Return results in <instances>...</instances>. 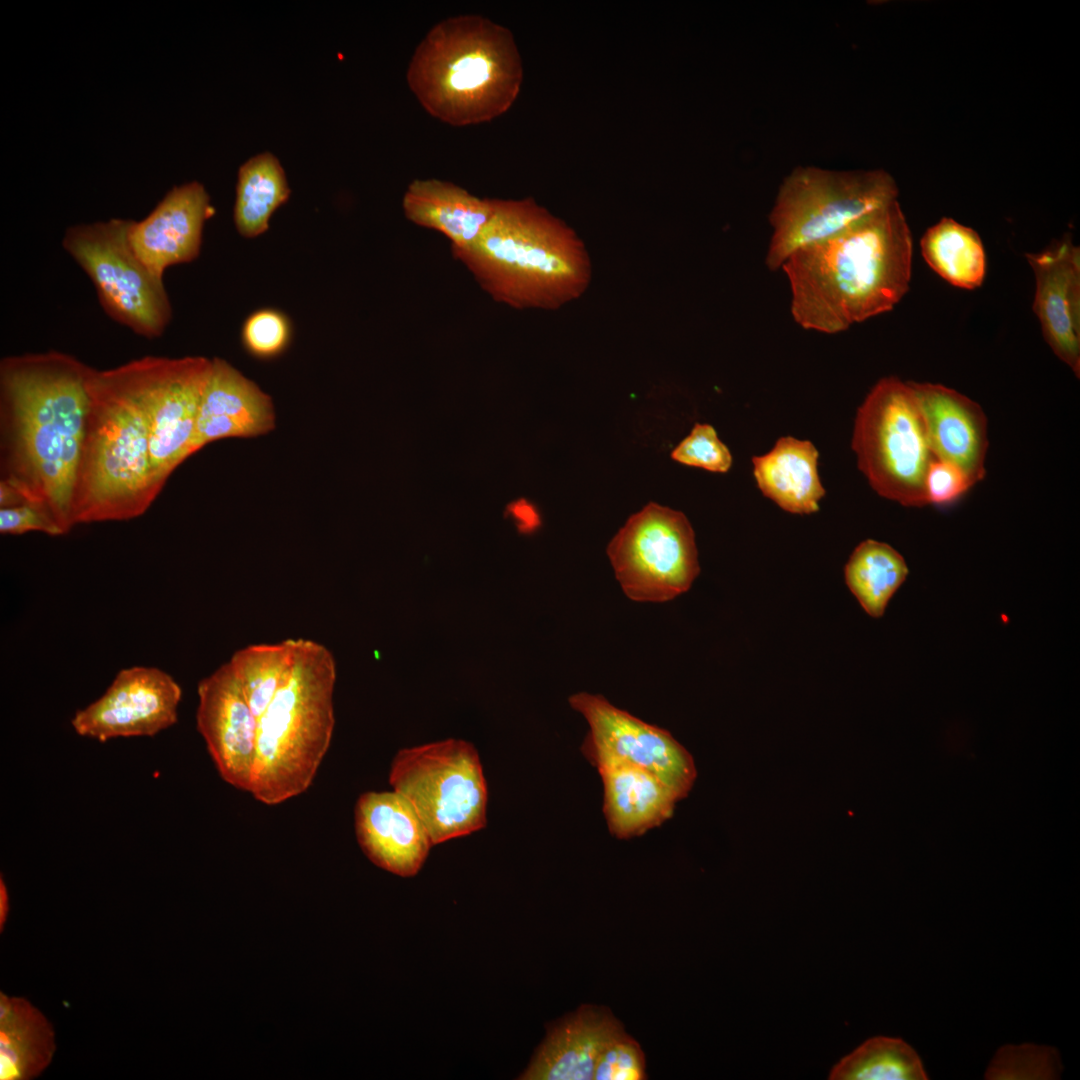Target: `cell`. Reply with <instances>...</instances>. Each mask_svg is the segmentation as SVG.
Returning <instances> with one entry per match:
<instances>
[{
	"instance_id": "2",
	"label": "cell",
	"mask_w": 1080,
	"mask_h": 1080,
	"mask_svg": "<svg viewBox=\"0 0 1080 1080\" xmlns=\"http://www.w3.org/2000/svg\"><path fill=\"white\" fill-rule=\"evenodd\" d=\"M912 236L897 200L791 254L781 268L802 328L835 334L893 309L909 289Z\"/></svg>"
},
{
	"instance_id": "6",
	"label": "cell",
	"mask_w": 1080,
	"mask_h": 1080,
	"mask_svg": "<svg viewBox=\"0 0 1080 1080\" xmlns=\"http://www.w3.org/2000/svg\"><path fill=\"white\" fill-rule=\"evenodd\" d=\"M335 681L332 653L297 639L292 668L258 717L249 793L259 802L280 804L311 785L332 739Z\"/></svg>"
},
{
	"instance_id": "27",
	"label": "cell",
	"mask_w": 1080,
	"mask_h": 1080,
	"mask_svg": "<svg viewBox=\"0 0 1080 1080\" xmlns=\"http://www.w3.org/2000/svg\"><path fill=\"white\" fill-rule=\"evenodd\" d=\"M289 195L284 170L274 155L266 152L250 158L238 172L234 205L237 231L245 238L263 234L272 214Z\"/></svg>"
},
{
	"instance_id": "26",
	"label": "cell",
	"mask_w": 1080,
	"mask_h": 1080,
	"mask_svg": "<svg viewBox=\"0 0 1080 1080\" xmlns=\"http://www.w3.org/2000/svg\"><path fill=\"white\" fill-rule=\"evenodd\" d=\"M920 246L927 264L951 285L967 290L982 285L986 256L974 229L942 218L925 232Z\"/></svg>"
},
{
	"instance_id": "15",
	"label": "cell",
	"mask_w": 1080,
	"mask_h": 1080,
	"mask_svg": "<svg viewBox=\"0 0 1080 1080\" xmlns=\"http://www.w3.org/2000/svg\"><path fill=\"white\" fill-rule=\"evenodd\" d=\"M197 730L221 778L250 791L258 718L229 662L198 684Z\"/></svg>"
},
{
	"instance_id": "17",
	"label": "cell",
	"mask_w": 1080,
	"mask_h": 1080,
	"mask_svg": "<svg viewBox=\"0 0 1080 1080\" xmlns=\"http://www.w3.org/2000/svg\"><path fill=\"white\" fill-rule=\"evenodd\" d=\"M213 212L201 183L173 187L144 219L132 220L130 244L149 271L163 279L169 267L199 256L204 225Z\"/></svg>"
},
{
	"instance_id": "35",
	"label": "cell",
	"mask_w": 1080,
	"mask_h": 1080,
	"mask_svg": "<svg viewBox=\"0 0 1080 1080\" xmlns=\"http://www.w3.org/2000/svg\"><path fill=\"white\" fill-rule=\"evenodd\" d=\"M974 484L960 467L934 458L926 472L924 492L927 504L944 506L955 502Z\"/></svg>"
},
{
	"instance_id": "29",
	"label": "cell",
	"mask_w": 1080,
	"mask_h": 1080,
	"mask_svg": "<svg viewBox=\"0 0 1080 1080\" xmlns=\"http://www.w3.org/2000/svg\"><path fill=\"white\" fill-rule=\"evenodd\" d=\"M834 1080L928 1079L917 1052L900 1038L878 1036L841 1059L829 1075Z\"/></svg>"
},
{
	"instance_id": "21",
	"label": "cell",
	"mask_w": 1080,
	"mask_h": 1080,
	"mask_svg": "<svg viewBox=\"0 0 1080 1080\" xmlns=\"http://www.w3.org/2000/svg\"><path fill=\"white\" fill-rule=\"evenodd\" d=\"M625 1031L606 1007L582 1005L548 1028L546 1038L520 1076L526 1080H593L606 1045Z\"/></svg>"
},
{
	"instance_id": "37",
	"label": "cell",
	"mask_w": 1080,
	"mask_h": 1080,
	"mask_svg": "<svg viewBox=\"0 0 1080 1080\" xmlns=\"http://www.w3.org/2000/svg\"><path fill=\"white\" fill-rule=\"evenodd\" d=\"M507 514L521 532H532L540 525L539 513L535 506L526 500L519 499L510 503Z\"/></svg>"
},
{
	"instance_id": "3",
	"label": "cell",
	"mask_w": 1080,
	"mask_h": 1080,
	"mask_svg": "<svg viewBox=\"0 0 1080 1080\" xmlns=\"http://www.w3.org/2000/svg\"><path fill=\"white\" fill-rule=\"evenodd\" d=\"M453 256L495 301L516 309H557L579 297L591 276L576 233L532 198H496L477 240Z\"/></svg>"
},
{
	"instance_id": "19",
	"label": "cell",
	"mask_w": 1080,
	"mask_h": 1080,
	"mask_svg": "<svg viewBox=\"0 0 1080 1080\" xmlns=\"http://www.w3.org/2000/svg\"><path fill=\"white\" fill-rule=\"evenodd\" d=\"M354 813L358 843L375 865L402 877L417 874L433 844L402 795L394 790L363 793Z\"/></svg>"
},
{
	"instance_id": "12",
	"label": "cell",
	"mask_w": 1080,
	"mask_h": 1080,
	"mask_svg": "<svg viewBox=\"0 0 1080 1080\" xmlns=\"http://www.w3.org/2000/svg\"><path fill=\"white\" fill-rule=\"evenodd\" d=\"M607 555L623 592L638 602L672 600L689 590L700 572L687 517L656 503L627 520Z\"/></svg>"
},
{
	"instance_id": "22",
	"label": "cell",
	"mask_w": 1080,
	"mask_h": 1080,
	"mask_svg": "<svg viewBox=\"0 0 1080 1080\" xmlns=\"http://www.w3.org/2000/svg\"><path fill=\"white\" fill-rule=\"evenodd\" d=\"M604 787L603 811L610 832L625 839L669 819L679 796L654 774L601 753H586Z\"/></svg>"
},
{
	"instance_id": "4",
	"label": "cell",
	"mask_w": 1080,
	"mask_h": 1080,
	"mask_svg": "<svg viewBox=\"0 0 1080 1080\" xmlns=\"http://www.w3.org/2000/svg\"><path fill=\"white\" fill-rule=\"evenodd\" d=\"M407 83L422 107L452 126L475 125L505 113L516 100L523 68L506 27L477 14L436 23L417 45Z\"/></svg>"
},
{
	"instance_id": "24",
	"label": "cell",
	"mask_w": 1080,
	"mask_h": 1080,
	"mask_svg": "<svg viewBox=\"0 0 1080 1080\" xmlns=\"http://www.w3.org/2000/svg\"><path fill=\"white\" fill-rule=\"evenodd\" d=\"M818 458L812 442L781 437L768 453L752 459L757 486L764 496L787 512H817L825 495Z\"/></svg>"
},
{
	"instance_id": "23",
	"label": "cell",
	"mask_w": 1080,
	"mask_h": 1080,
	"mask_svg": "<svg viewBox=\"0 0 1080 1080\" xmlns=\"http://www.w3.org/2000/svg\"><path fill=\"white\" fill-rule=\"evenodd\" d=\"M495 204L496 198H481L438 179L413 180L402 199L406 218L445 236L452 253L473 245L493 216Z\"/></svg>"
},
{
	"instance_id": "10",
	"label": "cell",
	"mask_w": 1080,
	"mask_h": 1080,
	"mask_svg": "<svg viewBox=\"0 0 1080 1080\" xmlns=\"http://www.w3.org/2000/svg\"><path fill=\"white\" fill-rule=\"evenodd\" d=\"M132 220L114 218L66 229L62 247L91 280L99 304L138 336L163 335L172 305L163 279L141 262L129 241Z\"/></svg>"
},
{
	"instance_id": "5",
	"label": "cell",
	"mask_w": 1080,
	"mask_h": 1080,
	"mask_svg": "<svg viewBox=\"0 0 1080 1080\" xmlns=\"http://www.w3.org/2000/svg\"><path fill=\"white\" fill-rule=\"evenodd\" d=\"M88 410L72 502V523L124 521L159 495L143 413L115 368L90 367Z\"/></svg>"
},
{
	"instance_id": "31",
	"label": "cell",
	"mask_w": 1080,
	"mask_h": 1080,
	"mask_svg": "<svg viewBox=\"0 0 1080 1080\" xmlns=\"http://www.w3.org/2000/svg\"><path fill=\"white\" fill-rule=\"evenodd\" d=\"M292 324L287 315L274 308H262L251 313L241 328L245 351L259 360L281 356L292 341Z\"/></svg>"
},
{
	"instance_id": "20",
	"label": "cell",
	"mask_w": 1080,
	"mask_h": 1080,
	"mask_svg": "<svg viewBox=\"0 0 1080 1080\" xmlns=\"http://www.w3.org/2000/svg\"><path fill=\"white\" fill-rule=\"evenodd\" d=\"M935 458L960 467L977 483L986 475L987 417L981 406L941 384L909 382Z\"/></svg>"
},
{
	"instance_id": "1",
	"label": "cell",
	"mask_w": 1080,
	"mask_h": 1080,
	"mask_svg": "<svg viewBox=\"0 0 1080 1080\" xmlns=\"http://www.w3.org/2000/svg\"><path fill=\"white\" fill-rule=\"evenodd\" d=\"M90 367L60 351L2 358L4 478L45 506L67 533L85 432Z\"/></svg>"
},
{
	"instance_id": "36",
	"label": "cell",
	"mask_w": 1080,
	"mask_h": 1080,
	"mask_svg": "<svg viewBox=\"0 0 1080 1080\" xmlns=\"http://www.w3.org/2000/svg\"><path fill=\"white\" fill-rule=\"evenodd\" d=\"M43 532L51 536L65 534V530L45 506L24 503L0 509V532L21 535L27 532Z\"/></svg>"
},
{
	"instance_id": "16",
	"label": "cell",
	"mask_w": 1080,
	"mask_h": 1080,
	"mask_svg": "<svg viewBox=\"0 0 1080 1080\" xmlns=\"http://www.w3.org/2000/svg\"><path fill=\"white\" fill-rule=\"evenodd\" d=\"M1035 275L1033 310L1054 354L1080 375V248L1069 234L1027 253Z\"/></svg>"
},
{
	"instance_id": "18",
	"label": "cell",
	"mask_w": 1080,
	"mask_h": 1080,
	"mask_svg": "<svg viewBox=\"0 0 1080 1080\" xmlns=\"http://www.w3.org/2000/svg\"><path fill=\"white\" fill-rule=\"evenodd\" d=\"M271 397L229 362L211 359L199 407L191 451L228 438H254L274 430Z\"/></svg>"
},
{
	"instance_id": "13",
	"label": "cell",
	"mask_w": 1080,
	"mask_h": 1080,
	"mask_svg": "<svg viewBox=\"0 0 1080 1080\" xmlns=\"http://www.w3.org/2000/svg\"><path fill=\"white\" fill-rule=\"evenodd\" d=\"M570 706L587 720L583 753H601L638 766L658 777L680 799L696 779L690 753L665 729L648 724L601 695L580 692Z\"/></svg>"
},
{
	"instance_id": "28",
	"label": "cell",
	"mask_w": 1080,
	"mask_h": 1080,
	"mask_svg": "<svg viewBox=\"0 0 1080 1080\" xmlns=\"http://www.w3.org/2000/svg\"><path fill=\"white\" fill-rule=\"evenodd\" d=\"M909 573L903 556L890 545L867 539L845 565V581L865 612L881 617Z\"/></svg>"
},
{
	"instance_id": "38",
	"label": "cell",
	"mask_w": 1080,
	"mask_h": 1080,
	"mask_svg": "<svg viewBox=\"0 0 1080 1080\" xmlns=\"http://www.w3.org/2000/svg\"><path fill=\"white\" fill-rule=\"evenodd\" d=\"M9 909H10V903H9L8 889H7V886L5 884V881L3 880V877L1 876L0 877V931L1 932H3V929H4L5 924L7 922Z\"/></svg>"
},
{
	"instance_id": "33",
	"label": "cell",
	"mask_w": 1080,
	"mask_h": 1080,
	"mask_svg": "<svg viewBox=\"0 0 1080 1080\" xmlns=\"http://www.w3.org/2000/svg\"><path fill=\"white\" fill-rule=\"evenodd\" d=\"M673 460L710 472L726 473L732 466V455L709 424H695L690 434L672 451Z\"/></svg>"
},
{
	"instance_id": "34",
	"label": "cell",
	"mask_w": 1080,
	"mask_h": 1080,
	"mask_svg": "<svg viewBox=\"0 0 1080 1080\" xmlns=\"http://www.w3.org/2000/svg\"><path fill=\"white\" fill-rule=\"evenodd\" d=\"M645 1056L640 1044L621 1032L601 1052L593 1080H643L647 1078Z\"/></svg>"
},
{
	"instance_id": "7",
	"label": "cell",
	"mask_w": 1080,
	"mask_h": 1080,
	"mask_svg": "<svg viewBox=\"0 0 1080 1080\" xmlns=\"http://www.w3.org/2000/svg\"><path fill=\"white\" fill-rule=\"evenodd\" d=\"M897 196L893 177L883 170L798 166L783 180L769 214L767 267L781 268L795 251L839 233Z\"/></svg>"
},
{
	"instance_id": "30",
	"label": "cell",
	"mask_w": 1080,
	"mask_h": 1080,
	"mask_svg": "<svg viewBox=\"0 0 1080 1080\" xmlns=\"http://www.w3.org/2000/svg\"><path fill=\"white\" fill-rule=\"evenodd\" d=\"M297 639L254 644L237 650L229 660L244 694L258 718L290 672Z\"/></svg>"
},
{
	"instance_id": "25",
	"label": "cell",
	"mask_w": 1080,
	"mask_h": 1080,
	"mask_svg": "<svg viewBox=\"0 0 1080 1080\" xmlns=\"http://www.w3.org/2000/svg\"><path fill=\"white\" fill-rule=\"evenodd\" d=\"M56 1050L52 1024L23 997L0 992V1079L30 1080L51 1063Z\"/></svg>"
},
{
	"instance_id": "14",
	"label": "cell",
	"mask_w": 1080,
	"mask_h": 1080,
	"mask_svg": "<svg viewBox=\"0 0 1080 1080\" xmlns=\"http://www.w3.org/2000/svg\"><path fill=\"white\" fill-rule=\"evenodd\" d=\"M181 697L179 684L161 669H122L101 697L75 713L71 725L99 742L154 736L177 722Z\"/></svg>"
},
{
	"instance_id": "11",
	"label": "cell",
	"mask_w": 1080,
	"mask_h": 1080,
	"mask_svg": "<svg viewBox=\"0 0 1080 1080\" xmlns=\"http://www.w3.org/2000/svg\"><path fill=\"white\" fill-rule=\"evenodd\" d=\"M211 368L202 356H145L115 367L147 425L153 484L158 493L192 456L201 394Z\"/></svg>"
},
{
	"instance_id": "9",
	"label": "cell",
	"mask_w": 1080,
	"mask_h": 1080,
	"mask_svg": "<svg viewBox=\"0 0 1080 1080\" xmlns=\"http://www.w3.org/2000/svg\"><path fill=\"white\" fill-rule=\"evenodd\" d=\"M389 782L411 804L433 845L486 825V780L469 742L448 739L402 749L392 761Z\"/></svg>"
},
{
	"instance_id": "32",
	"label": "cell",
	"mask_w": 1080,
	"mask_h": 1080,
	"mask_svg": "<svg viewBox=\"0 0 1080 1080\" xmlns=\"http://www.w3.org/2000/svg\"><path fill=\"white\" fill-rule=\"evenodd\" d=\"M1058 1053L1051 1047L1006 1046L987 1069L988 1079H1051L1059 1075Z\"/></svg>"
},
{
	"instance_id": "8",
	"label": "cell",
	"mask_w": 1080,
	"mask_h": 1080,
	"mask_svg": "<svg viewBox=\"0 0 1080 1080\" xmlns=\"http://www.w3.org/2000/svg\"><path fill=\"white\" fill-rule=\"evenodd\" d=\"M851 446L878 495L906 507L927 505L924 481L935 456L909 382L891 376L873 386L857 410Z\"/></svg>"
}]
</instances>
